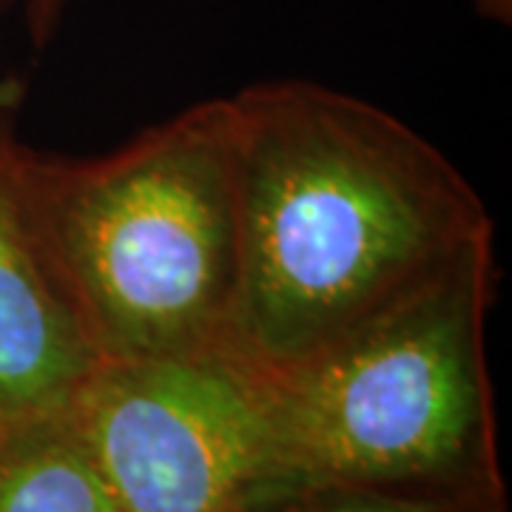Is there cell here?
<instances>
[{
  "instance_id": "cell-2",
  "label": "cell",
  "mask_w": 512,
  "mask_h": 512,
  "mask_svg": "<svg viewBox=\"0 0 512 512\" xmlns=\"http://www.w3.org/2000/svg\"><path fill=\"white\" fill-rule=\"evenodd\" d=\"M20 214L100 362L231 353L239 208L228 97L100 157L12 148Z\"/></svg>"
},
{
  "instance_id": "cell-8",
  "label": "cell",
  "mask_w": 512,
  "mask_h": 512,
  "mask_svg": "<svg viewBox=\"0 0 512 512\" xmlns=\"http://www.w3.org/2000/svg\"><path fill=\"white\" fill-rule=\"evenodd\" d=\"M69 0H23L26 32L32 37L35 49H46L60 29V20L66 15Z\"/></svg>"
},
{
  "instance_id": "cell-9",
  "label": "cell",
  "mask_w": 512,
  "mask_h": 512,
  "mask_svg": "<svg viewBox=\"0 0 512 512\" xmlns=\"http://www.w3.org/2000/svg\"><path fill=\"white\" fill-rule=\"evenodd\" d=\"M470 3L478 15L490 23H498V26L512 23V0H470Z\"/></svg>"
},
{
  "instance_id": "cell-7",
  "label": "cell",
  "mask_w": 512,
  "mask_h": 512,
  "mask_svg": "<svg viewBox=\"0 0 512 512\" xmlns=\"http://www.w3.org/2000/svg\"><path fill=\"white\" fill-rule=\"evenodd\" d=\"M478 487L453 495H410L402 490H339L293 498L268 512H461V504Z\"/></svg>"
},
{
  "instance_id": "cell-1",
  "label": "cell",
  "mask_w": 512,
  "mask_h": 512,
  "mask_svg": "<svg viewBox=\"0 0 512 512\" xmlns=\"http://www.w3.org/2000/svg\"><path fill=\"white\" fill-rule=\"evenodd\" d=\"M239 208L231 353L276 373L444 274L493 220L396 114L313 80L228 97Z\"/></svg>"
},
{
  "instance_id": "cell-4",
  "label": "cell",
  "mask_w": 512,
  "mask_h": 512,
  "mask_svg": "<svg viewBox=\"0 0 512 512\" xmlns=\"http://www.w3.org/2000/svg\"><path fill=\"white\" fill-rule=\"evenodd\" d=\"M66 413L120 512H262V379L234 353L100 362Z\"/></svg>"
},
{
  "instance_id": "cell-5",
  "label": "cell",
  "mask_w": 512,
  "mask_h": 512,
  "mask_svg": "<svg viewBox=\"0 0 512 512\" xmlns=\"http://www.w3.org/2000/svg\"><path fill=\"white\" fill-rule=\"evenodd\" d=\"M18 77L0 80V424L69 410L100 365L55 288L12 185Z\"/></svg>"
},
{
  "instance_id": "cell-3",
  "label": "cell",
  "mask_w": 512,
  "mask_h": 512,
  "mask_svg": "<svg viewBox=\"0 0 512 512\" xmlns=\"http://www.w3.org/2000/svg\"><path fill=\"white\" fill-rule=\"evenodd\" d=\"M495 237L296 365L259 373L262 512L339 490L478 487L490 467Z\"/></svg>"
},
{
  "instance_id": "cell-6",
  "label": "cell",
  "mask_w": 512,
  "mask_h": 512,
  "mask_svg": "<svg viewBox=\"0 0 512 512\" xmlns=\"http://www.w3.org/2000/svg\"><path fill=\"white\" fill-rule=\"evenodd\" d=\"M0 512H120L66 410L0 424Z\"/></svg>"
}]
</instances>
